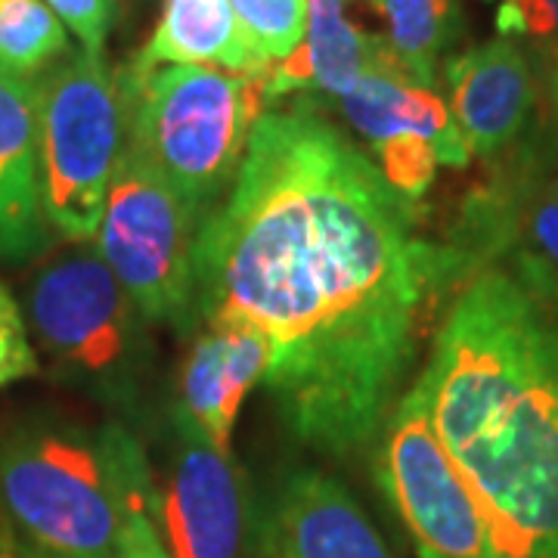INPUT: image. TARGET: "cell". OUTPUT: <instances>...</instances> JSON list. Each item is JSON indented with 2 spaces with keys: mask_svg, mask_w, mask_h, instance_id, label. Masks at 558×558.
Returning <instances> with one entry per match:
<instances>
[{
  "mask_svg": "<svg viewBox=\"0 0 558 558\" xmlns=\"http://www.w3.org/2000/svg\"><path fill=\"white\" fill-rule=\"evenodd\" d=\"M416 218L354 140L295 100L255 121L230 193L202 220L196 323L264 332L267 395L323 457L376 444L432 304L465 277Z\"/></svg>",
  "mask_w": 558,
  "mask_h": 558,
  "instance_id": "6da1fadb",
  "label": "cell"
},
{
  "mask_svg": "<svg viewBox=\"0 0 558 558\" xmlns=\"http://www.w3.org/2000/svg\"><path fill=\"white\" fill-rule=\"evenodd\" d=\"M416 385L506 558H558V289L506 260L450 292Z\"/></svg>",
  "mask_w": 558,
  "mask_h": 558,
  "instance_id": "7a4b0ae2",
  "label": "cell"
},
{
  "mask_svg": "<svg viewBox=\"0 0 558 558\" xmlns=\"http://www.w3.org/2000/svg\"><path fill=\"white\" fill-rule=\"evenodd\" d=\"M140 509L153 469L124 422L32 416L0 435V531L22 558H119Z\"/></svg>",
  "mask_w": 558,
  "mask_h": 558,
  "instance_id": "3957f363",
  "label": "cell"
},
{
  "mask_svg": "<svg viewBox=\"0 0 558 558\" xmlns=\"http://www.w3.org/2000/svg\"><path fill=\"white\" fill-rule=\"evenodd\" d=\"M264 72L149 65L137 57L116 69L124 140L202 220L230 193L255 121L267 112Z\"/></svg>",
  "mask_w": 558,
  "mask_h": 558,
  "instance_id": "277c9868",
  "label": "cell"
},
{
  "mask_svg": "<svg viewBox=\"0 0 558 558\" xmlns=\"http://www.w3.org/2000/svg\"><path fill=\"white\" fill-rule=\"evenodd\" d=\"M25 323L62 385L137 413L153 376V323L90 242L44 255L25 286Z\"/></svg>",
  "mask_w": 558,
  "mask_h": 558,
  "instance_id": "5b68a950",
  "label": "cell"
},
{
  "mask_svg": "<svg viewBox=\"0 0 558 558\" xmlns=\"http://www.w3.org/2000/svg\"><path fill=\"white\" fill-rule=\"evenodd\" d=\"M35 81L44 215L57 240L90 242L124 149L116 72L97 50H75Z\"/></svg>",
  "mask_w": 558,
  "mask_h": 558,
  "instance_id": "8992f818",
  "label": "cell"
},
{
  "mask_svg": "<svg viewBox=\"0 0 558 558\" xmlns=\"http://www.w3.org/2000/svg\"><path fill=\"white\" fill-rule=\"evenodd\" d=\"M202 218L124 140L94 248L153 326L196 323L193 252Z\"/></svg>",
  "mask_w": 558,
  "mask_h": 558,
  "instance_id": "52a82bcc",
  "label": "cell"
},
{
  "mask_svg": "<svg viewBox=\"0 0 558 558\" xmlns=\"http://www.w3.org/2000/svg\"><path fill=\"white\" fill-rule=\"evenodd\" d=\"M376 481L418 558H506L481 499L444 450L416 381L376 438Z\"/></svg>",
  "mask_w": 558,
  "mask_h": 558,
  "instance_id": "ba28073f",
  "label": "cell"
},
{
  "mask_svg": "<svg viewBox=\"0 0 558 558\" xmlns=\"http://www.w3.org/2000/svg\"><path fill=\"white\" fill-rule=\"evenodd\" d=\"M447 245L465 270L506 260L558 289V124L543 102L527 137L465 196Z\"/></svg>",
  "mask_w": 558,
  "mask_h": 558,
  "instance_id": "9c48e42d",
  "label": "cell"
},
{
  "mask_svg": "<svg viewBox=\"0 0 558 558\" xmlns=\"http://www.w3.org/2000/svg\"><path fill=\"white\" fill-rule=\"evenodd\" d=\"M332 109H339L344 124L357 134L366 146L363 153L391 190L416 208L432 190L440 165L465 168L472 161L447 100L435 87L407 78L391 57L360 75Z\"/></svg>",
  "mask_w": 558,
  "mask_h": 558,
  "instance_id": "30bf717a",
  "label": "cell"
},
{
  "mask_svg": "<svg viewBox=\"0 0 558 558\" xmlns=\"http://www.w3.org/2000/svg\"><path fill=\"white\" fill-rule=\"evenodd\" d=\"M153 469V524L168 558H242L248 509L233 457L174 407Z\"/></svg>",
  "mask_w": 558,
  "mask_h": 558,
  "instance_id": "8fae6325",
  "label": "cell"
},
{
  "mask_svg": "<svg viewBox=\"0 0 558 558\" xmlns=\"http://www.w3.org/2000/svg\"><path fill=\"white\" fill-rule=\"evenodd\" d=\"M447 109L472 159L494 165L509 156L539 112V72L527 44L502 38L475 44L444 60Z\"/></svg>",
  "mask_w": 558,
  "mask_h": 558,
  "instance_id": "7c38bea8",
  "label": "cell"
},
{
  "mask_svg": "<svg viewBox=\"0 0 558 558\" xmlns=\"http://www.w3.org/2000/svg\"><path fill=\"white\" fill-rule=\"evenodd\" d=\"M248 524L252 558H395L351 490L317 469L282 475Z\"/></svg>",
  "mask_w": 558,
  "mask_h": 558,
  "instance_id": "4fadbf2b",
  "label": "cell"
},
{
  "mask_svg": "<svg viewBox=\"0 0 558 558\" xmlns=\"http://www.w3.org/2000/svg\"><path fill=\"white\" fill-rule=\"evenodd\" d=\"M267 366L270 341L255 326L233 317L202 319L180 373L178 407L218 450L230 453L242 403L264 381Z\"/></svg>",
  "mask_w": 558,
  "mask_h": 558,
  "instance_id": "5bb4252c",
  "label": "cell"
},
{
  "mask_svg": "<svg viewBox=\"0 0 558 558\" xmlns=\"http://www.w3.org/2000/svg\"><path fill=\"white\" fill-rule=\"evenodd\" d=\"M53 242L40 196L35 81L0 69V260H40Z\"/></svg>",
  "mask_w": 558,
  "mask_h": 558,
  "instance_id": "9a60e30c",
  "label": "cell"
},
{
  "mask_svg": "<svg viewBox=\"0 0 558 558\" xmlns=\"http://www.w3.org/2000/svg\"><path fill=\"white\" fill-rule=\"evenodd\" d=\"M381 60H388L385 40L351 22L348 0H307L304 38L286 60L267 65L264 97L332 106Z\"/></svg>",
  "mask_w": 558,
  "mask_h": 558,
  "instance_id": "2e32d148",
  "label": "cell"
},
{
  "mask_svg": "<svg viewBox=\"0 0 558 558\" xmlns=\"http://www.w3.org/2000/svg\"><path fill=\"white\" fill-rule=\"evenodd\" d=\"M149 65H211L233 75L264 72L230 0H165L161 20L137 53Z\"/></svg>",
  "mask_w": 558,
  "mask_h": 558,
  "instance_id": "e0dca14e",
  "label": "cell"
},
{
  "mask_svg": "<svg viewBox=\"0 0 558 558\" xmlns=\"http://www.w3.org/2000/svg\"><path fill=\"white\" fill-rule=\"evenodd\" d=\"M385 20V50L410 81L438 90L440 60L462 38L459 0H373Z\"/></svg>",
  "mask_w": 558,
  "mask_h": 558,
  "instance_id": "ac0fdd59",
  "label": "cell"
},
{
  "mask_svg": "<svg viewBox=\"0 0 558 558\" xmlns=\"http://www.w3.org/2000/svg\"><path fill=\"white\" fill-rule=\"evenodd\" d=\"M69 53V32L44 0H0L3 72L32 81Z\"/></svg>",
  "mask_w": 558,
  "mask_h": 558,
  "instance_id": "d6986e66",
  "label": "cell"
},
{
  "mask_svg": "<svg viewBox=\"0 0 558 558\" xmlns=\"http://www.w3.org/2000/svg\"><path fill=\"white\" fill-rule=\"evenodd\" d=\"M260 62L286 60L304 38L307 0H230Z\"/></svg>",
  "mask_w": 558,
  "mask_h": 558,
  "instance_id": "ffe728a7",
  "label": "cell"
},
{
  "mask_svg": "<svg viewBox=\"0 0 558 558\" xmlns=\"http://www.w3.org/2000/svg\"><path fill=\"white\" fill-rule=\"evenodd\" d=\"M38 373L40 360L32 348L25 314L20 301L10 295V289L0 279V388L32 379Z\"/></svg>",
  "mask_w": 558,
  "mask_h": 558,
  "instance_id": "44dd1931",
  "label": "cell"
},
{
  "mask_svg": "<svg viewBox=\"0 0 558 558\" xmlns=\"http://www.w3.org/2000/svg\"><path fill=\"white\" fill-rule=\"evenodd\" d=\"M44 3L81 40L84 50L102 53V44L119 20V0H44Z\"/></svg>",
  "mask_w": 558,
  "mask_h": 558,
  "instance_id": "7402d4cb",
  "label": "cell"
},
{
  "mask_svg": "<svg viewBox=\"0 0 558 558\" xmlns=\"http://www.w3.org/2000/svg\"><path fill=\"white\" fill-rule=\"evenodd\" d=\"M519 40L543 69H558V0H519Z\"/></svg>",
  "mask_w": 558,
  "mask_h": 558,
  "instance_id": "603a6c76",
  "label": "cell"
},
{
  "mask_svg": "<svg viewBox=\"0 0 558 558\" xmlns=\"http://www.w3.org/2000/svg\"><path fill=\"white\" fill-rule=\"evenodd\" d=\"M119 558H168L153 524V509H140L131 515L124 537H121Z\"/></svg>",
  "mask_w": 558,
  "mask_h": 558,
  "instance_id": "cb8c5ba5",
  "label": "cell"
},
{
  "mask_svg": "<svg viewBox=\"0 0 558 558\" xmlns=\"http://www.w3.org/2000/svg\"><path fill=\"white\" fill-rule=\"evenodd\" d=\"M537 72H539V102L546 106V112H549L558 124V69H543V65H537Z\"/></svg>",
  "mask_w": 558,
  "mask_h": 558,
  "instance_id": "d4e9b609",
  "label": "cell"
},
{
  "mask_svg": "<svg viewBox=\"0 0 558 558\" xmlns=\"http://www.w3.org/2000/svg\"><path fill=\"white\" fill-rule=\"evenodd\" d=\"M519 0H499L497 7V32L502 38H519V13H515Z\"/></svg>",
  "mask_w": 558,
  "mask_h": 558,
  "instance_id": "484cf974",
  "label": "cell"
},
{
  "mask_svg": "<svg viewBox=\"0 0 558 558\" xmlns=\"http://www.w3.org/2000/svg\"><path fill=\"white\" fill-rule=\"evenodd\" d=\"M0 558H22L16 549H13V543L3 537V531H0Z\"/></svg>",
  "mask_w": 558,
  "mask_h": 558,
  "instance_id": "4316f807",
  "label": "cell"
}]
</instances>
